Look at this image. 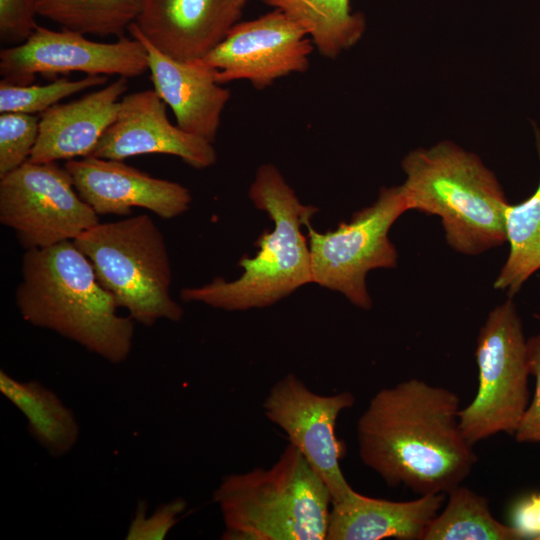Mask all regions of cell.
<instances>
[{"mask_svg":"<svg viewBox=\"0 0 540 540\" xmlns=\"http://www.w3.org/2000/svg\"><path fill=\"white\" fill-rule=\"evenodd\" d=\"M460 409L455 392L420 379L383 388L358 419L359 457L389 486L447 494L477 462L459 425Z\"/></svg>","mask_w":540,"mask_h":540,"instance_id":"obj_1","label":"cell"},{"mask_svg":"<svg viewBox=\"0 0 540 540\" xmlns=\"http://www.w3.org/2000/svg\"><path fill=\"white\" fill-rule=\"evenodd\" d=\"M21 275L15 300L25 321L52 330L111 363L127 359L134 320L117 313L114 298L74 241L26 250Z\"/></svg>","mask_w":540,"mask_h":540,"instance_id":"obj_2","label":"cell"},{"mask_svg":"<svg viewBox=\"0 0 540 540\" xmlns=\"http://www.w3.org/2000/svg\"><path fill=\"white\" fill-rule=\"evenodd\" d=\"M254 205L268 213L274 229L258 239L259 251L243 257L242 275L232 281L216 277L200 287L183 288L184 302H199L227 311L270 306L299 287L312 283L308 240L301 227L318 209L300 202L280 171L261 165L249 190Z\"/></svg>","mask_w":540,"mask_h":540,"instance_id":"obj_3","label":"cell"},{"mask_svg":"<svg viewBox=\"0 0 540 540\" xmlns=\"http://www.w3.org/2000/svg\"><path fill=\"white\" fill-rule=\"evenodd\" d=\"M401 186L409 210L440 217L448 245L478 255L506 242L508 202L496 176L480 160L451 142L409 152Z\"/></svg>","mask_w":540,"mask_h":540,"instance_id":"obj_4","label":"cell"},{"mask_svg":"<svg viewBox=\"0 0 540 540\" xmlns=\"http://www.w3.org/2000/svg\"><path fill=\"white\" fill-rule=\"evenodd\" d=\"M213 501L224 540H326L331 493L290 443L270 468L225 476Z\"/></svg>","mask_w":540,"mask_h":540,"instance_id":"obj_5","label":"cell"},{"mask_svg":"<svg viewBox=\"0 0 540 540\" xmlns=\"http://www.w3.org/2000/svg\"><path fill=\"white\" fill-rule=\"evenodd\" d=\"M74 243L90 260L99 283L134 322L150 327L159 319H182L183 309L170 294L165 240L150 216L99 222Z\"/></svg>","mask_w":540,"mask_h":540,"instance_id":"obj_6","label":"cell"},{"mask_svg":"<svg viewBox=\"0 0 540 540\" xmlns=\"http://www.w3.org/2000/svg\"><path fill=\"white\" fill-rule=\"evenodd\" d=\"M478 388L459 411L464 437L475 444L498 433L514 436L529 404L527 340L511 299L496 306L481 326L475 350Z\"/></svg>","mask_w":540,"mask_h":540,"instance_id":"obj_7","label":"cell"},{"mask_svg":"<svg viewBox=\"0 0 540 540\" xmlns=\"http://www.w3.org/2000/svg\"><path fill=\"white\" fill-rule=\"evenodd\" d=\"M408 204L401 186L382 188L377 200L333 231H316L308 221L312 283L342 293L352 304L369 310L372 300L366 276L378 268L397 266L398 254L388 233Z\"/></svg>","mask_w":540,"mask_h":540,"instance_id":"obj_8","label":"cell"},{"mask_svg":"<svg viewBox=\"0 0 540 540\" xmlns=\"http://www.w3.org/2000/svg\"><path fill=\"white\" fill-rule=\"evenodd\" d=\"M0 222L32 250L74 241L99 223V215L80 197L65 167L28 160L0 177Z\"/></svg>","mask_w":540,"mask_h":540,"instance_id":"obj_9","label":"cell"},{"mask_svg":"<svg viewBox=\"0 0 540 540\" xmlns=\"http://www.w3.org/2000/svg\"><path fill=\"white\" fill-rule=\"evenodd\" d=\"M147 70L144 44L124 35L115 42L102 43L73 30L37 25L25 41L0 51L1 81L16 85L33 84L38 74L82 72L134 78Z\"/></svg>","mask_w":540,"mask_h":540,"instance_id":"obj_10","label":"cell"},{"mask_svg":"<svg viewBox=\"0 0 540 540\" xmlns=\"http://www.w3.org/2000/svg\"><path fill=\"white\" fill-rule=\"evenodd\" d=\"M355 403L349 391L321 395L294 374L277 381L263 402L266 418L278 426L327 485L332 503L350 496L354 489L340 467L344 447L336 436L340 413Z\"/></svg>","mask_w":540,"mask_h":540,"instance_id":"obj_11","label":"cell"},{"mask_svg":"<svg viewBox=\"0 0 540 540\" xmlns=\"http://www.w3.org/2000/svg\"><path fill=\"white\" fill-rule=\"evenodd\" d=\"M307 31L275 8L257 19L236 23L202 60L217 70L220 84L248 80L258 89L308 69L313 50Z\"/></svg>","mask_w":540,"mask_h":540,"instance_id":"obj_12","label":"cell"},{"mask_svg":"<svg viewBox=\"0 0 540 540\" xmlns=\"http://www.w3.org/2000/svg\"><path fill=\"white\" fill-rule=\"evenodd\" d=\"M144 154H167L203 169L215 164L212 143L173 125L166 104L155 90L137 91L120 100L114 122L100 138L90 156L124 160Z\"/></svg>","mask_w":540,"mask_h":540,"instance_id":"obj_13","label":"cell"},{"mask_svg":"<svg viewBox=\"0 0 540 540\" xmlns=\"http://www.w3.org/2000/svg\"><path fill=\"white\" fill-rule=\"evenodd\" d=\"M64 167L80 197L98 215L127 216L138 207L171 219L191 203L190 191L183 185L152 177L122 160L86 156L68 160Z\"/></svg>","mask_w":540,"mask_h":540,"instance_id":"obj_14","label":"cell"},{"mask_svg":"<svg viewBox=\"0 0 540 540\" xmlns=\"http://www.w3.org/2000/svg\"><path fill=\"white\" fill-rule=\"evenodd\" d=\"M243 6L239 0H143L131 25L164 55L201 60L238 23Z\"/></svg>","mask_w":540,"mask_h":540,"instance_id":"obj_15","label":"cell"},{"mask_svg":"<svg viewBox=\"0 0 540 540\" xmlns=\"http://www.w3.org/2000/svg\"><path fill=\"white\" fill-rule=\"evenodd\" d=\"M128 32L144 44L154 90L173 111L176 125L186 133L213 143L222 111L230 98V91L217 81V70L202 59L184 62L164 55L132 25Z\"/></svg>","mask_w":540,"mask_h":540,"instance_id":"obj_16","label":"cell"},{"mask_svg":"<svg viewBox=\"0 0 540 540\" xmlns=\"http://www.w3.org/2000/svg\"><path fill=\"white\" fill-rule=\"evenodd\" d=\"M128 78L118 77L103 88L40 114L39 135L29 161L72 160L90 156L117 117Z\"/></svg>","mask_w":540,"mask_h":540,"instance_id":"obj_17","label":"cell"},{"mask_svg":"<svg viewBox=\"0 0 540 540\" xmlns=\"http://www.w3.org/2000/svg\"><path fill=\"white\" fill-rule=\"evenodd\" d=\"M444 501L443 493L391 501L354 490L344 500L332 503L326 540H421Z\"/></svg>","mask_w":540,"mask_h":540,"instance_id":"obj_18","label":"cell"},{"mask_svg":"<svg viewBox=\"0 0 540 540\" xmlns=\"http://www.w3.org/2000/svg\"><path fill=\"white\" fill-rule=\"evenodd\" d=\"M0 392L25 416L28 431L52 457L67 454L77 443L73 412L37 381L21 382L0 371Z\"/></svg>","mask_w":540,"mask_h":540,"instance_id":"obj_19","label":"cell"},{"mask_svg":"<svg viewBox=\"0 0 540 540\" xmlns=\"http://www.w3.org/2000/svg\"><path fill=\"white\" fill-rule=\"evenodd\" d=\"M298 22L318 51L335 58L356 44L365 30V19L352 13L349 0H263Z\"/></svg>","mask_w":540,"mask_h":540,"instance_id":"obj_20","label":"cell"},{"mask_svg":"<svg viewBox=\"0 0 540 540\" xmlns=\"http://www.w3.org/2000/svg\"><path fill=\"white\" fill-rule=\"evenodd\" d=\"M540 160V138L537 140ZM509 254L494 288L512 297L540 269V181L535 192L521 203L507 204L504 210Z\"/></svg>","mask_w":540,"mask_h":540,"instance_id":"obj_21","label":"cell"},{"mask_svg":"<svg viewBox=\"0 0 540 540\" xmlns=\"http://www.w3.org/2000/svg\"><path fill=\"white\" fill-rule=\"evenodd\" d=\"M426 528L421 540H523L510 525L496 520L486 497L459 485Z\"/></svg>","mask_w":540,"mask_h":540,"instance_id":"obj_22","label":"cell"},{"mask_svg":"<svg viewBox=\"0 0 540 540\" xmlns=\"http://www.w3.org/2000/svg\"><path fill=\"white\" fill-rule=\"evenodd\" d=\"M143 0H37L38 15L82 34L121 37L135 22Z\"/></svg>","mask_w":540,"mask_h":540,"instance_id":"obj_23","label":"cell"},{"mask_svg":"<svg viewBox=\"0 0 540 540\" xmlns=\"http://www.w3.org/2000/svg\"><path fill=\"white\" fill-rule=\"evenodd\" d=\"M107 82L106 75H86L78 80L61 77L44 85H16L1 81L0 113L41 114L73 94Z\"/></svg>","mask_w":540,"mask_h":540,"instance_id":"obj_24","label":"cell"},{"mask_svg":"<svg viewBox=\"0 0 540 540\" xmlns=\"http://www.w3.org/2000/svg\"><path fill=\"white\" fill-rule=\"evenodd\" d=\"M40 115L0 114V177L30 159L39 135Z\"/></svg>","mask_w":540,"mask_h":540,"instance_id":"obj_25","label":"cell"},{"mask_svg":"<svg viewBox=\"0 0 540 540\" xmlns=\"http://www.w3.org/2000/svg\"><path fill=\"white\" fill-rule=\"evenodd\" d=\"M186 502L181 498L159 506L146 517L147 504L140 501L129 526L128 540H161L178 522V516L185 510Z\"/></svg>","mask_w":540,"mask_h":540,"instance_id":"obj_26","label":"cell"},{"mask_svg":"<svg viewBox=\"0 0 540 540\" xmlns=\"http://www.w3.org/2000/svg\"><path fill=\"white\" fill-rule=\"evenodd\" d=\"M37 15V0H0L1 41H25L38 25Z\"/></svg>","mask_w":540,"mask_h":540,"instance_id":"obj_27","label":"cell"},{"mask_svg":"<svg viewBox=\"0 0 540 540\" xmlns=\"http://www.w3.org/2000/svg\"><path fill=\"white\" fill-rule=\"evenodd\" d=\"M529 371L535 377L536 386L520 423L514 433L519 443H540V333L527 339Z\"/></svg>","mask_w":540,"mask_h":540,"instance_id":"obj_28","label":"cell"},{"mask_svg":"<svg viewBox=\"0 0 540 540\" xmlns=\"http://www.w3.org/2000/svg\"><path fill=\"white\" fill-rule=\"evenodd\" d=\"M509 520L523 540H540V492L517 498L510 507Z\"/></svg>","mask_w":540,"mask_h":540,"instance_id":"obj_29","label":"cell"},{"mask_svg":"<svg viewBox=\"0 0 540 540\" xmlns=\"http://www.w3.org/2000/svg\"><path fill=\"white\" fill-rule=\"evenodd\" d=\"M535 317L540 320V314H536Z\"/></svg>","mask_w":540,"mask_h":540,"instance_id":"obj_30","label":"cell"},{"mask_svg":"<svg viewBox=\"0 0 540 540\" xmlns=\"http://www.w3.org/2000/svg\"><path fill=\"white\" fill-rule=\"evenodd\" d=\"M243 5L245 4L246 0H239Z\"/></svg>","mask_w":540,"mask_h":540,"instance_id":"obj_31","label":"cell"}]
</instances>
